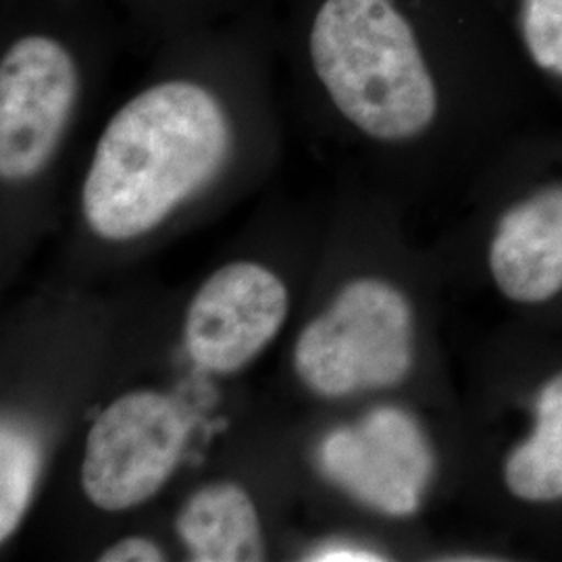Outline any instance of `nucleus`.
Returning <instances> with one entry per match:
<instances>
[{"instance_id":"f257e3e1","label":"nucleus","mask_w":562,"mask_h":562,"mask_svg":"<svg viewBox=\"0 0 562 562\" xmlns=\"http://www.w3.org/2000/svg\"><path fill=\"white\" fill-rule=\"evenodd\" d=\"M150 80L106 121L92 150L81 211L94 234H148L183 202L222 180L238 153L236 90L276 57L259 0L161 42Z\"/></svg>"},{"instance_id":"f03ea898","label":"nucleus","mask_w":562,"mask_h":562,"mask_svg":"<svg viewBox=\"0 0 562 562\" xmlns=\"http://www.w3.org/2000/svg\"><path fill=\"white\" fill-rule=\"evenodd\" d=\"M130 46L104 0H0V178L57 161L94 78Z\"/></svg>"},{"instance_id":"7ed1b4c3","label":"nucleus","mask_w":562,"mask_h":562,"mask_svg":"<svg viewBox=\"0 0 562 562\" xmlns=\"http://www.w3.org/2000/svg\"><path fill=\"white\" fill-rule=\"evenodd\" d=\"M413 367V311L385 281H350L302 329L294 369L313 392L340 398L401 383Z\"/></svg>"},{"instance_id":"20e7f679","label":"nucleus","mask_w":562,"mask_h":562,"mask_svg":"<svg viewBox=\"0 0 562 562\" xmlns=\"http://www.w3.org/2000/svg\"><path fill=\"white\" fill-rule=\"evenodd\" d=\"M188 425L169 396L153 390L123 394L92 423L81 462V487L102 510L150 501L176 471Z\"/></svg>"},{"instance_id":"39448f33","label":"nucleus","mask_w":562,"mask_h":562,"mask_svg":"<svg viewBox=\"0 0 562 562\" xmlns=\"http://www.w3.org/2000/svg\"><path fill=\"white\" fill-rule=\"evenodd\" d=\"M319 454L331 482L390 517L413 515L434 473V454L422 427L390 406L371 411L355 427L331 431Z\"/></svg>"},{"instance_id":"423d86ee","label":"nucleus","mask_w":562,"mask_h":562,"mask_svg":"<svg viewBox=\"0 0 562 562\" xmlns=\"http://www.w3.org/2000/svg\"><path fill=\"white\" fill-rule=\"evenodd\" d=\"M290 308L285 283L257 262L217 269L188 306L183 340L192 362L236 373L280 334Z\"/></svg>"},{"instance_id":"0eeeda50","label":"nucleus","mask_w":562,"mask_h":562,"mask_svg":"<svg viewBox=\"0 0 562 562\" xmlns=\"http://www.w3.org/2000/svg\"><path fill=\"white\" fill-rule=\"evenodd\" d=\"M490 269L510 301L538 304L561 292L562 186L543 188L504 213Z\"/></svg>"},{"instance_id":"6e6552de","label":"nucleus","mask_w":562,"mask_h":562,"mask_svg":"<svg viewBox=\"0 0 562 562\" xmlns=\"http://www.w3.org/2000/svg\"><path fill=\"white\" fill-rule=\"evenodd\" d=\"M176 531L196 562H252L265 559L261 519L252 498L236 483H211L190 496Z\"/></svg>"},{"instance_id":"1a4fd4ad","label":"nucleus","mask_w":562,"mask_h":562,"mask_svg":"<svg viewBox=\"0 0 562 562\" xmlns=\"http://www.w3.org/2000/svg\"><path fill=\"white\" fill-rule=\"evenodd\" d=\"M504 480L527 503L562 498V373L543 385L536 402V427L508 454Z\"/></svg>"},{"instance_id":"9d476101","label":"nucleus","mask_w":562,"mask_h":562,"mask_svg":"<svg viewBox=\"0 0 562 562\" xmlns=\"http://www.w3.org/2000/svg\"><path fill=\"white\" fill-rule=\"evenodd\" d=\"M123 25L130 48L161 42L238 11L246 0H104Z\"/></svg>"},{"instance_id":"9b49d317","label":"nucleus","mask_w":562,"mask_h":562,"mask_svg":"<svg viewBox=\"0 0 562 562\" xmlns=\"http://www.w3.org/2000/svg\"><path fill=\"white\" fill-rule=\"evenodd\" d=\"M41 446L13 423L0 431V542H7L30 506L41 475Z\"/></svg>"},{"instance_id":"f8f14e48","label":"nucleus","mask_w":562,"mask_h":562,"mask_svg":"<svg viewBox=\"0 0 562 562\" xmlns=\"http://www.w3.org/2000/svg\"><path fill=\"white\" fill-rule=\"evenodd\" d=\"M519 30L531 60L562 78V0H521Z\"/></svg>"},{"instance_id":"ddd939ff","label":"nucleus","mask_w":562,"mask_h":562,"mask_svg":"<svg viewBox=\"0 0 562 562\" xmlns=\"http://www.w3.org/2000/svg\"><path fill=\"white\" fill-rule=\"evenodd\" d=\"M102 562H159L165 561L161 548L146 538H123L101 554Z\"/></svg>"},{"instance_id":"4468645a","label":"nucleus","mask_w":562,"mask_h":562,"mask_svg":"<svg viewBox=\"0 0 562 562\" xmlns=\"http://www.w3.org/2000/svg\"><path fill=\"white\" fill-rule=\"evenodd\" d=\"M311 561L323 562H346V561H383V557L369 552V550H361V548H346V546H331V548H323L319 552H315L311 557Z\"/></svg>"}]
</instances>
